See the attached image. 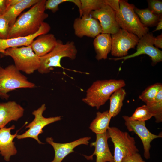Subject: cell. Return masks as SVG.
Instances as JSON below:
<instances>
[{
	"instance_id": "cell-1",
	"label": "cell",
	"mask_w": 162,
	"mask_h": 162,
	"mask_svg": "<svg viewBox=\"0 0 162 162\" xmlns=\"http://www.w3.org/2000/svg\"><path fill=\"white\" fill-rule=\"evenodd\" d=\"M46 1L39 0L17 18L10 27L8 38L27 36L36 33L49 16L45 12Z\"/></svg>"
},
{
	"instance_id": "cell-2",
	"label": "cell",
	"mask_w": 162,
	"mask_h": 162,
	"mask_svg": "<svg viewBox=\"0 0 162 162\" xmlns=\"http://www.w3.org/2000/svg\"><path fill=\"white\" fill-rule=\"evenodd\" d=\"M125 85V81L122 80H97L87 90L82 100L88 105L98 109L115 91Z\"/></svg>"
},
{
	"instance_id": "cell-3",
	"label": "cell",
	"mask_w": 162,
	"mask_h": 162,
	"mask_svg": "<svg viewBox=\"0 0 162 162\" xmlns=\"http://www.w3.org/2000/svg\"><path fill=\"white\" fill-rule=\"evenodd\" d=\"M77 50L74 42L68 41L64 44L58 39L57 44L50 52L40 58V65L38 71L41 74H47L54 67L63 68L61 64L62 59L67 57L74 60L76 57Z\"/></svg>"
},
{
	"instance_id": "cell-4",
	"label": "cell",
	"mask_w": 162,
	"mask_h": 162,
	"mask_svg": "<svg viewBox=\"0 0 162 162\" xmlns=\"http://www.w3.org/2000/svg\"><path fill=\"white\" fill-rule=\"evenodd\" d=\"M34 83L29 81L14 64L9 65L5 68L0 66V97L7 100L8 93L15 89L21 88H32Z\"/></svg>"
},
{
	"instance_id": "cell-5",
	"label": "cell",
	"mask_w": 162,
	"mask_h": 162,
	"mask_svg": "<svg viewBox=\"0 0 162 162\" xmlns=\"http://www.w3.org/2000/svg\"><path fill=\"white\" fill-rule=\"evenodd\" d=\"M119 10L116 12V21L120 26L136 35L139 39L148 32V28L143 25L134 11V6L127 1L119 0Z\"/></svg>"
},
{
	"instance_id": "cell-6",
	"label": "cell",
	"mask_w": 162,
	"mask_h": 162,
	"mask_svg": "<svg viewBox=\"0 0 162 162\" xmlns=\"http://www.w3.org/2000/svg\"><path fill=\"white\" fill-rule=\"evenodd\" d=\"M3 55L11 57L16 68L27 74H33L39 68L40 57L34 53L30 45L8 48Z\"/></svg>"
},
{
	"instance_id": "cell-7",
	"label": "cell",
	"mask_w": 162,
	"mask_h": 162,
	"mask_svg": "<svg viewBox=\"0 0 162 162\" xmlns=\"http://www.w3.org/2000/svg\"><path fill=\"white\" fill-rule=\"evenodd\" d=\"M107 132L114 145V162H122L124 158L139 152L135 138L116 127H109Z\"/></svg>"
},
{
	"instance_id": "cell-8",
	"label": "cell",
	"mask_w": 162,
	"mask_h": 162,
	"mask_svg": "<svg viewBox=\"0 0 162 162\" xmlns=\"http://www.w3.org/2000/svg\"><path fill=\"white\" fill-rule=\"evenodd\" d=\"M46 109V105L44 104L37 109L32 112V114L34 116V118L26 127V128H29V129L21 134H17L16 136L17 139L31 138L36 140L39 144L44 143L41 142L38 138L39 135L43 133V128L49 124L62 119L61 116L48 118L44 117L43 113Z\"/></svg>"
},
{
	"instance_id": "cell-9",
	"label": "cell",
	"mask_w": 162,
	"mask_h": 162,
	"mask_svg": "<svg viewBox=\"0 0 162 162\" xmlns=\"http://www.w3.org/2000/svg\"><path fill=\"white\" fill-rule=\"evenodd\" d=\"M112 56L121 58L127 56L128 50L137 45L139 38L134 34L120 28L116 33L111 34Z\"/></svg>"
},
{
	"instance_id": "cell-10",
	"label": "cell",
	"mask_w": 162,
	"mask_h": 162,
	"mask_svg": "<svg viewBox=\"0 0 162 162\" xmlns=\"http://www.w3.org/2000/svg\"><path fill=\"white\" fill-rule=\"evenodd\" d=\"M122 117L129 131L134 132L140 139L143 145L144 157L147 159H149L151 143L155 139L162 137L161 133L158 135L152 133L146 128L145 121L132 120L127 116H124Z\"/></svg>"
},
{
	"instance_id": "cell-11",
	"label": "cell",
	"mask_w": 162,
	"mask_h": 162,
	"mask_svg": "<svg viewBox=\"0 0 162 162\" xmlns=\"http://www.w3.org/2000/svg\"><path fill=\"white\" fill-rule=\"evenodd\" d=\"M154 38L152 33L148 32L139 39L135 52L124 57L111 59L115 61L122 59L124 61L141 55L146 54L151 58L152 64L154 65L162 61V51L153 46Z\"/></svg>"
},
{
	"instance_id": "cell-12",
	"label": "cell",
	"mask_w": 162,
	"mask_h": 162,
	"mask_svg": "<svg viewBox=\"0 0 162 162\" xmlns=\"http://www.w3.org/2000/svg\"><path fill=\"white\" fill-rule=\"evenodd\" d=\"M90 15L99 21L102 33L112 34L116 33L120 28L116 19L115 12L107 5L92 11Z\"/></svg>"
},
{
	"instance_id": "cell-13",
	"label": "cell",
	"mask_w": 162,
	"mask_h": 162,
	"mask_svg": "<svg viewBox=\"0 0 162 162\" xmlns=\"http://www.w3.org/2000/svg\"><path fill=\"white\" fill-rule=\"evenodd\" d=\"M73 26L75 35L80 38L84 36L95 38L102 32L99 21L90 15L76 18Z\"/></svg>"
},
{
	"instance_id": "cell-14",
	"label": "cell",
	"mask_w": 162,
	"mask_h": 162,
	"mask_svg": "<svg viewBox=\"0 0 162 162\" xmlns=\"http://www.w3.org/2000/svg\"><path fill=\"white\" fill-rule=\"evenodd\" d=\"M51 28L49 23L44 22L39 30L32 35L6 39H0V53L4 54L5 50L8 48L29 46L37 36L42 34L48 33Z\"/></svg>"
},
{
	"instance_id": "cell-15",
	"label": "cell",
	"mask_w": 162,
	"mask_h": 162,
	"mask_svg": "<svg viewBox=\"0 0 162 162\" xmlns=\"http://www.w3.org/2000/svg\"><path fill=\"white\" fill-rule=\"evenodd\" d=\"M96 141L90 144L95 150L93 154L89 156L84 155L88 160H92L93 156H96V162H114L113 156L109 148L108 140L109 138L106 132L101 134H96Z\"/></svg>"
},
{
	"instance_id": "cell-16",
	"label": "cell",
	"mask_w": 162,
	"mask_h": 162,
	"mask_svg": "<svg viewBox=\"0 0 162 162\" xmlns=\"http://www.w3.org/2000/svg\"><path fill=\"white\" fill-rule=\"evenodd\" d=\"M90 137H85L74 141L64 143H58L54 142L52 137H48L46 141L53 147L55 152L53 160L51 162H62L64 158L69 154L74 152V148L81 144L88 145Z\"/></svg>"
},
{
	"instance_id": "cell-17",
	"label": "cell",
	"mask_w": 162,
	"mask_h": 162,
	"mask_svg": "<svg viewBox=\"0 0 162 162\" xmlns=\"http://www.w3.org/2000/svg\"><path fill=\"white\" fill-rule=\"evenodd\" d=\"M15 128V125L13 124L8 128L4 127L0 129V154L7 161H9L10 157L17 153L13 140L20 130H18L14 134H12L11 130Z\"/></svg>"
},
{
	"instance_id": "cell-18",
	"label": "cell",
	"mask_w": 162,
	"mask_h": 162,
	"mask_svg": "<svg viewBox=\"0 0 162 162\" xmlns=\"http://www.w3.org/2000/svg\"><path fill=\"white\" fill-rule=\"evenodd\" d=\"M24 111L23 107L15 101L0 102V129L11 121H18Z\"/></svg>"
},
{
	"instance_id": "cell-19",
	"label": "cell",
	"mask_w": 162,
	"mask_h": 162,
	"mask_svg": "<svg viewBox=\"0 0 162 162\" xmlns=\"http://www.w3.org/2000/svg\"><path fill=\"white\" fill-rule=\"evenodd\" d=\"M57 42L55 35L51 33L42 34L37 36L30 45L34 53L41 57L51 52Z\"/></svg>"
},
{
	"instance_id": "cell-20",
	"label": "cell",
	"mask_w": 162,
	"mask_h": 162,
	"mask_svg": "<svg viewBox=\"0 0 162 162\" xmlns=\"http://www.w3.org/2000/svg\"><path fill=\"white\" fill-rule=\"evenodd\" d=\"M93 44L96 54V59L98 61L106 59L112 48L111 34L104 33L99 34L95 38Z\"/></svg>"
},
{
	"instance_id": "cell-21",
	"label": "cell",
	"mask_w": 162,
	"mask_h": 162,
	"mask_svg": "<svg viewBox=\"0 0 162 162\" xmlns=\"http://www.w3.org/2000/svg\"><path fill=\"white\" fill-rule=\"evenodd\" d=\"M39 0H21L16 4L8 8L2 15L7 20L10 27L23 10L31 8Z\"/></svg>"
},
{
	"instance_id": "cell-22",
	"label": "cell",
	"mask_w": 162,
	"mask_h": 162,
	"mask_svg": "<svg viewBox=\"0 0 162 162\" xmlns=\"http://www.w3.org/2000/svg\"><path fill=\"white\" fill-rule=\"evenodd\" d=\"M112 117L108 110L103 112H98L96 116L90 124L89 128L96 134H101L106 132Z\"/></svg>"
},
{
	"instance_id": "cell-23",
	"label": "cell",
	"mask_w": 162,
	"mask_h": 162,
	"mask_svg": "<svg viewBox=\"0 0 162 162\" xmlns=\"http://www.w3.org/2000/svg\"><path fill=\"white\" fill-rule=\"evenodd\" d=\"M126 94L125 90L122 88L116 90L111 95L109 98L110 107L108 111L112 117L116 116L120 112Z\"/></svg>"
},
{
	"instance_id": "cell-24",
	"label": "cell",
	"mask_w": 162,
	"mask_h": 162,
	"mask_svg": "<svg viewBox=\"0 0 162 162\" xmlns=\"http://www.w3.org/2000/svg\"><path fill=\"white\" fill-rule=\"evenodd\" d=\"M134 11L142 23L147 27L157 24L162 16L154 14L148 8L140 9L135 7Z\"/></svg>"
},
{
	"instance_id": "cell-25",
	"label": "cell",
	"mask_w": 162,
	"mask_h": 162,
	"mask_svg": "<svg viewBox=\"0 0 162 162\" xmlns=\"http://www.w3.org/2000/svg\"><path fill=\"white\" fill-rule=\"evenodd\" d=\"M150 111L154 117L156 122L162 121V89L160 90L154 100L146 104Z\"/></svg>"
},
{
	"instance_id": "cell-26",
	"label": "cell",
	"mask_w": 162,
	"mask_h": 162,
	"mask_svg": "<svg viewBox=\"0 0 162 162\" xmlns=\"http://www.w3.org/2000/svg\"><path fill=\"white\" fill-rule=\"evenodd\" d=\"M81 4V15L87 16L92 11L98 10L106 5L105 0H80Z\"/></svg>"
},
{
	"instance_id": "cell-27",
	"label": "cell",
	"mask_w": 162,
	"mask_h": 162,
	"mask_svg": "<svg viewBox=\"0 0 162 162\" xmlns=\"http://www.w3.org/2000/svg\"><path fill=\"white\" fill-rule=\"evenodd\" d=\"M162 89L161 83H155L145 90L139 96V98L146 104L154 100L159 92Z\"/></svg>"
},
{
	"instance_id": "cell-28",
	"label": "cell",
	"mask_w": 162,
	"mask_h": 162,
	"mask_svg": "<svg viewBox=\"0 0 162 162\" xmlns=\"http://www.w3.org/2000/svg\"><path fill=\"white\" fill-rule=\"evenodd\" d=\"M153 116L147 106L143 105L138 107L129 118L132 120L145 121Z\"/></svg>"
},
{
	"instance_id": "cell-29",
	"label": "cell",
	"mask_w": 162,
	"mask_h": 162,
	"mask_svg": "<svg viewBox=\"0 0 162 162\" xmlns=\"http://www.w3.org/2000/svg\"><path fill=\"white\" fill-rule=\"evenodd\" d=\"M74 0H47L45 3V10H50L53 13H55L59 9V5L63 3L69 2L73 3Z\"/></svg>"
},
{
	"instance_id": "cell-30",
	"label": "cell",
	"mask_w": 162,
	"mask_h": 162,
	"mask_svg": "<svg viewBox=\"0 0 162 162\" xmlns=\"http://www.w3.org/2000/svg\"><path fill=\"white\" fill-rule=\"evenodd\" d=\"M10 26L6 19L0 15V39H8Z\"/></svg>"
},
{
	"instance_id": "cell-31",
	"label": "cell",
	"mask_w": 162,
	"mask_h": 162,
	"mask_svg": "<svg viewBox=\"0 0 162 162\" xmlns=\"http://www.w3.org/2000/svg\"><path fill=\"white\" fill-rule=\"evenodd\" d=\"M149 9L154 14L159 16H162V1L159 0L148 1Z\"/></svg>"
},
{
	"instance_id": "cell-32",
	"label": "cell",
	"mask_w": 162,
	"mask_h": 162,
	"mask_svg": "<svg viewBox=\"0 0 162 162\" xmlns=\"http://www.w3.org/2000/svg\"><path fill=\"white\" fill-rule=\"evenodd\" d=\"M122 162H146L138 152L126 156L122 159Z\"/></svg>"
},
{
	"instance_id": "cell-33",
	"label": "cell",
	"mask_w": 162,
	"mask_h": 162,
	"mask_svg": "<svg viewBox=\"0 0 162 162\" xmlns=\"http://www.w3.org/2000/svg\"><path fill=\"white\" fill-rule=\"evenodd\" d=\"M106 4L110 6L114 11L117 12L119 10V0H105Z\"/></svg>"
},
{
	"instance_id": "cell-34",
	"label": "cell",
	"mask_w": 162,
	"mask_h": 162,
	"mask_svg": "<svg viewBox=\"0 0 162 162\" xmlns=\"http://www.w3.org/2000/svg\"><path fill=\"white\" fill-rule=\"evenodd\" d=\"M154 44L156 48H162V34L154 38Z\"/></svg>"
},
{
	"instance_id": "cell-35",
	"label": "cell",
	"mask_w": 162,
	"mask_h": 162,
	"mask_svg": "<svg viewBox=\"0 0 162 162\" xmlns=\"http://www.w3.org/2000/svg\"><path fill=\"white\" fill-rule=\"evenodd\" d=\"M7 8L6 0H0V15H2Z\"/></svg>"
},
{
	"instance_id": "cell-36",
	"label": "cell",
	"mask_w": 162,
	"mask_h": 162,
	"mask_svg": "<svg viewBox=\"0 0 162 162\" xmlns=\"http://www.w3.org/2000/svg\"><path fill=\"white\" fill-rule=\"evenodd\" d=\"M21 1V0H6L7 10L16 4Z\"/></svg>"
},
{
	"instance_id": "cell-37",
	"label": "cell",
	"mask_w": 162,
	"mask_h": 162,
	"mask_svg": "<svg viewBox=\"0 0 162 162\" xmlns=\"http://www.w3.org/2000/svg\"><path fill=\"white\" fill-rule=\"evenodd\" d=\"M162 28V16L160 17V19L157 23L156 29L154 31V32L156 31L160 30Z\"/></svg>"
}]
</instances>
